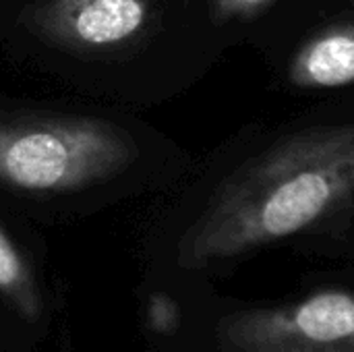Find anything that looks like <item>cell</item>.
Here are the masks:
<instances>
[{"mask_svg":"<svg viewBox=\"0 0 354 352\" xmlns=\"http://www.w3.org/2000/svg\"><path fill=\"white\" fill-rule=\"evenodd\" d=\"M147 317H149L151 330H156L160 334H170L176 330L180 313H178V307L172 299H168L164 295H153L149 299Z\"/></svg>","mask_w":354,"mask_h":352,"instance_id":"7","label":"cell"},{"mask_svg":"<svg viewBox=\"0 0 354 352\" xmlns=\"http://www.w3.org/2000/svg\"><path fill=\"white\" fill-rule=\"evenodd\" d=\"M220 352H354V293L319 290L292 303L241 309L216 326Z\"/></svg>","mask_w":354,"mask_h":352,"instance_id":"3","label":"cell"},{"mask_svg":"<svg viewBox=\"0 0 354 352\" xmlns=\"http://www.w3.org/2000/svg\"><path fill=\"white\" fill-rule=\"evenodd\" d=\"M354 195V122L297 133L236 168L178 243L199 270L295 237Z\"/></svg>","mask_w":354,"mask_h":352,"instance_id":"1","label":"cell"},{"mask_svg":"<svg viewBox=\"0 0 354 352\" xmlns=\"http://www.w3.org/2000/svg\"><path fill=\"white\" fill-rule=\"evenodd\" d=\"M290 81L307 89L354 83V21L336 23L309 37L290 62Z\"/></svg>","mask_w":354,"mask_h":352,"instance_id":"5","label":"cell"},{"mask_svg":"<svg viewBox=\"0 0 354 352\" xmlns=\"http://www.w3.org/2000/svg\"><path fill=\"white\" fill-rule=\"evenodd\" d=\"M137 145L116 124L85 116L0 120V185L68 193L127 170Z\"/></svg>","mask_w":354,"mask_h":352,"instance_id":"2","label":"cell"},{"mask_svg":"<svg viewBox=\"0 0 354 352\" xmlns=\"http://www.w3.org/2000/svg\"><path fill=\"white\" fill-rule=\"evenodd\" d=\"M147 17V0H46L33 8L29 23L58 46L102 50L135 37Z\"/></svg>","mask_w":354,"mask_h":352,"instance_id":"4","label":"cell"},{"mask_svg":"<svg viewBox=\"0 0 354 352\" xmlns=\"http://www.w3.org/2000/svg\"><path fill=\"white\" fill-rule=\"evenodd\" d=\"M0 297L27 322L41 315V297L33 272L17 245L0 228Z\"/></svg>","mask_w":354,"mask_h":352,"instance_id":"6","label":"cell"},{"mask_svg":"<svg viewBox=\"0 0 354 352\" xmlns=\"http://www.w3.org/2000/svg\"><path fill=\"white\" fill-rule=\"evenodd\" d=\"M276 0H212L214 15L218 19H234V17H251L261 8L270 6Z\"/></svg>","mask_w":354,"mask_h":352,"instance_id":"8","label":"cell"}]
</instances>
